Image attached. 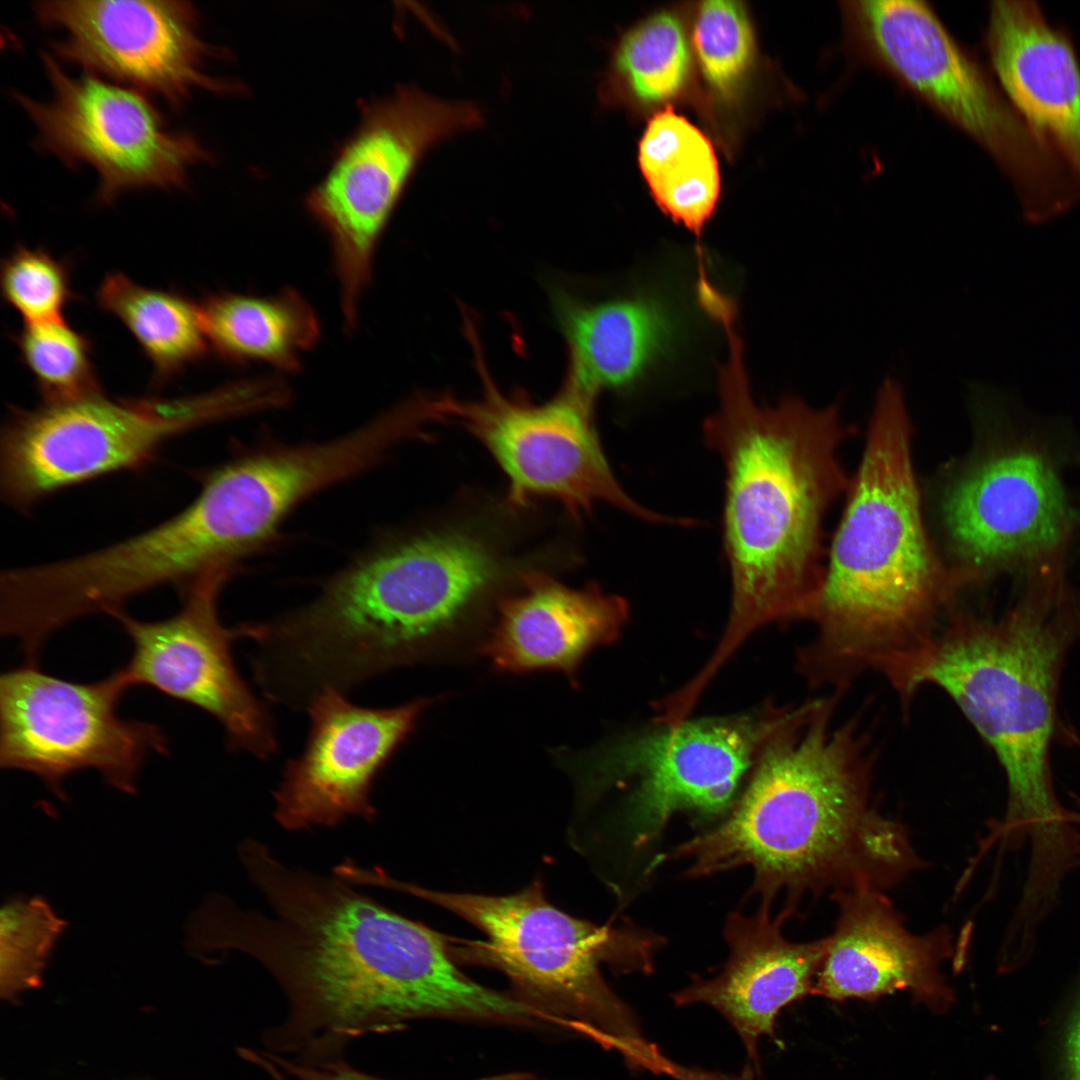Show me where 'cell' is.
<instances>
[{"instance_id": "12", "label": "cell", "mask_w": 1080, "mask_h": 1080, "mask_svg": "<svg viewBox=\"0 0 1080 1080\" xmlns=\"http://www.w3.org/2000/svg\"><path fill=\"white\" fill-rule=\"evenodd\" d=\"M482 376L477 399L424 397L425 420L454 424L477 439L505 473L511 504L547 497L578 517L607 503L648 522L669 523L634 500L614 476L595 428L594 400L565 385L555 398L533 404L504 395Z\"/></svg>"}, {"instance_id": "30", "label": "cell", "mask_w": 1080, "mask_h": 1080, "mask_svg": "<svg viewBox=\"0 0 1080 1080\" xmlns=\"http://www.w3.org/2000/svg\"><path fill=\"white\" fill-rule=\"evenodd\" d=\"M0 287L25 323L63 320L74 298L68 266L42 248L18 246L2 262Z\"/></svg>"}, {"instance_id": "18", "label": "cell", "mask_w": 1080, "mask_h": 1080, "mask_svg": "<svg viewBox=\"0 0 1080 1080\" xmlns=\"http://www.w3.org/2000/svg\"><path fill=\"white\" fill-rule=\"evenodd\" d=\"M943 525L969 582L992 567L1055 545L1066 525V503L1049 461L1026 447L984 456L953 480L941 503Z\"/></svg>"}, {"instance_id": "22", "label": "cell", "mask_w": 1080, "mask_h": 1080, "mask_svg": "<svg viewBox=\"0 0 1080 1080\" xmlns=\"http://www.w3.org/2000/svg\"><path fill=\"white\" fill-rule=\"evenodd\" d=\"M628 615L623 598L595 585L574 589L528 572L520 592L500 603L480 654L502 672L549 669L574 678L592 649L616 640Z\"/></svg>"}, {"instance_id": "14", "label": "cell", "mask_w": 1080, "mask_h": 1080, "mask_svg": "<svg viewBox=\"0 0 1080 1080\" xmlns=\"http://www.w3.org/2000/svg\"><path fill=\"white\" fill-rule=\"evenodd\" d=\"M42 61L51 98L18 91L13 97L34 124L41 149L96 171L100 202L111 204L135 189L183 187L189 169L209 160L193 134L167 129L144 92L92 73L72 76L46 52Z\"/></svg>"}, {"instance_id": "7", "label": "cell", "mask_w": 1080, "mask_h": 1080, "mask_svg": "<svg viewBox=\"0 0 1080 1080\" xmlns=\"http://www.w3.org/2000/svg\"><path fill=\"white\" fill-rule=\"evenodd\" d=\"M377 885L438 906L477 928L482 940L450 937L457 963L503 973L512 995L549 1018L618 1052L628 1066L659 1074L664 1054L642 1034L631 1008L608 986L617 973L649 974L664 940L630 926L596 925L554 906L542 881L505 895L430 889L392 878Z\"/></svg>"}, {"instance_id": "29", "label": "cell", "mask_w": 1080, "mask_h": 1080, "mask_svg": "<svg viewBox=\"0 0 1080 1080\" xmlns=\"http://www.w3.org/2000/svg\"><path fill=\"white\" fill-rule=\"evenodd\" d=\"M688 58L679 21L661 13L624 37L616 54V65L640 98L655 101L673 95L680 88Z\"/></svg>"}, {"instance_id": "26", "label": "cell", "mask_w": 1080, "mask_h": 1080, "mask_svg": "<svg viewBox=\"0 0 1080 1080\" xmlns=\"http://www.w3.org/2000/svg\"><path fill=\"white\" fill-rule=\"evenodd\" d=\"M96 301L133 335L152 364L158 386L209 349L199 303L183 294L147 288L113 272L100 284Z\"/></svg>"}, {"instance_id": "10", "label": "cell", "mask_w": 1080, "mask_h": 1080, "mask_svg": "<svg viewBox=\"0 0 1080 1080\" xmlns=\"http://www.w3.org/2000/svg\"><path fill=\"white\" fill-rule=\"evenodd\" d=\"M481 110L415 86L368 103L306 205L330 239L344 327L353 330L378 241L417 164L439 141L479 127Z\"/></svg>"}, {"instance_id": "5", "label": "cell", "mask_w": 1080, "mask_h": 1080, "mask_svg": "<svg viewBox=\"0 0 1080 1080\" xmlns=\"http://www.w3.org/2000/svg\"><path fill=\"white\" fill-rule=\"evenodd\" d=\"M497 575L477 540L417 535L373 547L303 607L260 622L256 644L274 687L306 705L422 661L466 635Z\"/></svg>"}, {"instance_id": "25", "label": "cell", "mask_w": 1080, "mask_h": 1080, "mask_svg": "<svg viewBox=\"0 0 1080 1080\" xmlns=\"http://www.w3.org/2000/svg\"><path fill=\"white\" fill-rule=\"evenodd\" d=\"M639 162L658 205L698 242L719 196V171L707 138L671 109L657 114L640 143Z\"/></svg>"}, {"instance_id": "16", "label": "cell", "mask_w": 1080, "mask_h": 1080, "mask_svg": "<svg viewBox=\"0 0 1080 1080\" xmlns=\"http://www.w3.org/2000/svg\"><path fill=\"white\" fill-rule=\"evenodd\" d=\"M34 12L41 24L64 32L51 45L57 56L89 73L157 94L175 108L194 89H238L205 73L211 48L198 34L190 2L43 1Z\"/></svg>"}, {"instance_id": "28", "label": "cell", "mask_w": 1080, "mask_h": 1080, "mask_svg": "<svg viewBox=\"0 0 1080 1080\" xmlns=\"http://www.w3.org/2000/svg\"><path fill=\"white\" fill-rule=\"evenodd\" d=\"M15 343L43 403H65L102 393L91 342L65 320L24 323Z\"/></svg>"}, {"instance_id": "11", "label": "cell", "mask_w": 1080, "mask_h": 1080, "mask_svg": "<svg viewBox=\"0 0 1080 1080\" xmlns=\"http://www.w3.org/2000/svg\"><path fill=\"white\" fill-rule=\"evenodd\" d=\"M783 709L660 726L586 752L561 753L572 778L576 810L634 782L628 800L631 844L648 847L676 812L711 818L729 810L745 776L778 725Z\"/></svg>"}, {"instance_id": "32", "label": "cell", "mask_w": 1080, "mask_h": 1080, "mask_svg": "<svg viewBox=\"0 0 1080 1080\" xmlns=\"http://www.w3.org/2000/svg\"><path fill=\"white\" fill-rule=\"evenodd\" d=\"M239 1055L257 1065L273 1080H389L380 1078L349 1065L343 1057L311 1061L289 1060L279 1054L238 1048ZM480 1080H491L489 1077Z\"/></svg>"}, {"instance_id": "35", "label": "cell", "mask_w": 1080, "mask_h": 1080, "mask_svg": "<svg viewBox=\"0 0 1080 1080\" xmlns=\"http://www.w3.org/2000/svg\"><path fill=\"white\" fill-rule=\"evenodd\" d=\"M1076 823H1077L1078 827L1080 828V810H1077V812H1076Z\"/></svg>"}, {"instance_id": "34", "label": "cell", "mask_w": 1080, "mask_h": 1080, "mask_svg": "<svg viewBox=\"0 0 1080 1080\" xmlns=\"http://www.w3.org/2000/svg\"><path fill=\"white\" fill-rule=\"evenodd\" d=\"M753 1076L754 1072L750 1067L737 1075L697 1067L690 1073L689 1080H754Z\"/></svg>"}, {"instance_id": "9", "label": "cell", "mask_w": 1080, "mask_h": 1080, "mask_svg": "<svg viewBox=\"0 0 1080 1080\" xmlns=\"http://www.w3.org/2000/svg\"><path fill=\"white\" fill-rule=\"evenodd\" d=\"M267 391L256 378L178 398L110 399L103 392L32 409L11 408L0 435V493L25 511L48 496L149 463L185 432L262 412Z\"/></svg>"}, {"instance_id": "4", "label": "cell", "mask_w": 1080, "mask_h": 1080, "mask_svg": "<svg viewBox=\"0 0 1080 1080\" xmlns=\"http://www.w3.org/2000/svg\"><path fill=\"white\" fill-rule=\"evenodd\" d=\"M965 578L938 557L926 532L901 385H880L858 471L810 615L816 640L799 664L814 681L880 670L921 645Z\"/></svg>"}, {"instance_id": "17", "label": "cell", "mask_w": 1080, "mask_h": 1080, "mask_svg": "<svg viewBox=\"0 0 1080 1080\" xmlns=\"http://www.w3.org/2000/svg\"><path fill=\"white\" fill-rule=\"evenodd\" d=\"M425 698L390 708L363 707L327 690L308 705V738L288 760L273 792L274 817L288 830L335 826L347 817L371 821L374 780L414 730Z\"/></svg>"}, {"instance_id": "13", "label": "cell", "mask_w": 1080, "mask_h": 1080, "mask_svg": "<svg viewBox=\"0 0 1080 1080\" xmlns=\"http://www.w3.org/2000/svg\"><path fill=\"white\" fill-rule=\"evenodd\" d=\"M131 688L122 669L89 683L62 679L26 663L0 677V767L38 776L61 800L63 783L85 769L112 787L136 792L152 754H167L158 726L123 719L118 705Z\"/></svg>"}, {"instance_id": "24", "label": "cell", "mask_w": 1080, "mask_h": 1080, "mask_svg": "<svg viewBox=\"0 0 1080 1080\" xmlns=\"http://www.w3.org/2000/svg\"><path fill=\"white\" fill-rule=\"evenodd\" d=\"M199 307L209 348L231 364L260 362L295 372L320 338L315 311L292 288L270 296L210 294Z\"/></svg>"}, {"instance_id": "27", "label": "cell", "mask_w": 1080, "mask_h": 1080, "mask_svg": "<svg viewBox=\"0 0 1080 1080\" xmlns=\"http://www.w3.org/2000/svg\"><path fill=\"white\" fill-rule=\"evenodd\" d=\"M67 923L42 896L10 897L0 910V994L16 1002L39 988Z\"/></svg>"}, {"instance_id": "2", "label": "cell", "mask_w": 1080, "mask_h": 1080, "mask_svg": "<svg viewBox=\"0 0 1080 1080\" xmlns=\"http://www.w3.org/2000/svg\"><path fill=\"white\" fill-rule=\"evenodd\" d=\"M833 702L784 709L728 815L677 846L698 878L741 866L761 902L805 894L882 891L921 866L907 833L870 805V760L850 724L832 727Z\"/></svg>"}, {"instance_id": "23", "label": "cell", "mask_w": 1080, "mask_h": 1080, "mask_svg": "<svg viewBox=\"0 0 1080 1080\" xmlns=\"http://www.w3.org/2000/svg\"><path fill=\"white\" fill-rule=\"evenodd\" d=\"M550 300L567 346L566 386L592 400L640 379L673 334L669 312L648 296L588 301L552 288Z\"/></svg>"}, {"instance_id": "19", "label": "cell", "mask_w": 1080, "mask_h": 1080, "mask_svg": "<svg viewBox=\"0 0 1080 1080\" xmlns=\"http://www.w3.org/2000/svg\"><path fill=\"white\" fill-rule=\"evenodd\" d=\"M833 898L838 918L827 937L813 994L844 1001L907 991L935 1013L951 1006L953 992L940 972L952 954L947 928L911 934L881 891H842Z\"/></svg>"}, {"instance_id": "20", "label": "cell", "mask_w": 1080, "mask_h": 1080, "mask_svg": "<svg viewBox=\"0 0 1080 1080\" xmlns=\"http://www.w3.org/2000/svg\"><path fill=\"white\" fill-rule=\"evenodd\" d=\"M771 906L761 902L752 915L730 913L724 927L729 955L721 971L711 978L695 976L672 995L678 1006L704 1004L721 1014L756 1068L760 1040L775 1038L780 1011L813 994L827 945V937L804 943L786 939L781 927L790 915L781 911L773 917Z\"/></svg>"}, {"instance_id": "6", "label": "cell", "mask_w": 1080, "mask_h": 1080, "mask_svg": "<svg viewBox=\"0 0 1080 1080\" xmlns=\"http://www.w3.org/2000/svg\"><path fill=\"white\" fill-rule=\"evenodd\" d=\"M1079 636V607L1031 597L999 619L957 615L881 670L903 699L926 684L944 690L990 745L1007 783L995 830L1015 846L1049 849L1072 829L1049 754L1061 670Z\"/></svg>"}, {"instance_id": "33", "label": "cell", "mask_w": 1080, "mask_h": 1080, "mask_svg": "<svg viewBox=\"0 0 1080 1080\" xmlns=\"http://www.w3.org/2000/svg\"><path fill=\"white\" fill-rule=\"evenodd\" d=\"M1068 1080H1080V1012L1067 1041Z\"/></svg>"}, {"instance_id": "15", "label": "cell", "mask_w": 1080, "mask_h": 1080, "mask_svg": "<svg viewBox=\"0 0 1080 1080\" xmlns=\"http://www.w3.org/2000/svg\"><path fill=\"white\" fill-rule=\"evenodd\" d=\"M232 567L212 569L181 588L182 606L160 621L113 613L132 643L121 668L130 684L152 687L195 706L222 726L227 746L261 760L278 751L271 715L240 676L232 646L238 626L225 627L218 614L220 593Z\"/></svg>"}, {"instance_id": "31", "label": "cell", "mask_w": 1080, "mask_h": 1080, "mask_svg": "<svg viewBox=\"0 0 1080 1080\" xmlns=\"http://www.w3.org/2000/svg\"><path fill=\"white\" fill-rule=\"evenodd\" d=\"M694 42L707 79L720 89L732 85L747 67L753 48L751 27L740 3L703 2Z\"/></svg>"}, {"instance_id": "8", "label": "cell", "mask_w": 1080, "mask_h": 1080, "mask_svg": "<svg viewBox=\"0 0 1080 1080\" xmlns=\"http://www.w3.org/2000/svg\"><path fill=\"white\" fill-rule=\"evenodd\" d=\"M842 46L970 137L995 162L1024 220L1049 223L1080 204V182L933 7L914 0L839 3Z\"/></svg>"}, {"instance_id": "21", "label": "cell", "mask_w": 1080, "mask_h": 1080, "mask_svg": "<svg viewBox=\"0 0 1080 1080\" xmlns=\"http://www.w3.org/2000/svg\"><path fill=\"white\" fill-rule=\"evenodd\" d=\"M983 42L1002 90L1080 182V57L1070 34L1035 1L997 0Z\"/></svg>"}, {"instance_id": "1", "label": "cell", "mask_w": 1080, "mask_h": 1080, "mask_svg": "<svg viewBox=\"0 0 1080 1080\" xmlns=\"http://www.w3.org/2000/svg\"><path fill=\"white\" fill-rule=\"evenodd\" d=\"M242 865L271 912L227 902L210 937L223 956L238 951L255 959L284 992L288 1015L262 1038L270 1052L328 1060L342 1057L352 1040L401 1030L410 1020L502 1022L511 1013L506 993L460 970L449 936L335 874L289 867L265 844L251 847Z\"/></svg>"}, {"instance_id": "3", "label": "cell", "mask_w": 1080, "mask_h": 1080, "mask_svg": "<svg viewBox=\"0 0 1080 1080\" xmlns=\"http://www.w3.org/2000/svg\"><path fill=\"white\" fill-rule=\"evenodd\" d=\"M736 324H722L728 357L719 407L703 426L725 471L723 545L732 586L728 622L708 659L712 670L765 624L810 617L825 571L824 515L850 485L838 449L852 431L839 406L814 408L794 396L758 405Z\"/></svg>"}]
</instances>
